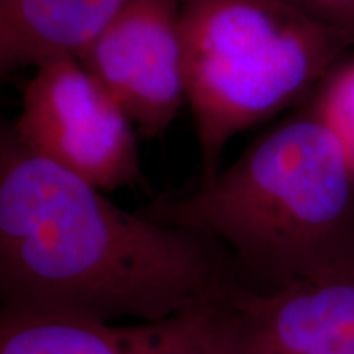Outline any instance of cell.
<instances>
[{
	"label": "cell",
	"mask_w": 354,
	"mask_h": 354,
	"mask_svg": "<svg viewBox=\"0 0 354 354\" xmlns=\"http://www.w3.org/2000/svg\"><path fill=\"white\" fill-rule=\"evenodd\" d=\"M232 282L233 258L215 238L118 209L2 127L0 310L158 323Z\"/></svg>",
	"instance_id": "6da1fadb"
},
{
	"label": "cell",
	"mask_w": 354,
	"mask_h": 354,
	"mask_svg": "<svg viewBox=\"0 0 354 354\" xmlns=\"http://www.w3.org/2000/svg\"><path fill=\"white\" fill-rule=\"evenodd\" d=\"M138 214L215 238L238 284L254 294L354 269V167L312 109L261 136L210 183Z\"/></svg>",
	"instance_id": "7a4b0ae2"
},
{
	"label": "cell",
	"mask_w": 354,
	"mask_h": 354,
	"mask_svg": "<svg viewBox=\"0 0 354 354\" xmlns=\"http://www.w3.org/2000/svg\"><path fill=\"white\" fill-rule=\"evenodd\" d=\"M180 43L201 183L233 136L320 86L354 46L282 0H180Z\"/></svg>",
	"instance_id": "3957f363"
},
{
	"label": "cell",
	"mask_w": 354,
	"mask_h": 354,
	"mask_svg": "<svg viewBox=\"0 0 354 354\" xmlns=\"http://www.w3.org/2000/svg\"><path fill=\"white\" fill-rule=\"evenodd\" d=\"M169 326L177 354H313L354 344V269L269 295L232 282Z\"/></svg>",
	"instance_id": "277c9868"
},
{
	"label": "cell",
	"mask_w": 354,
	"mask_h": 354,
	"mask_svg": "<svg viewBox=\"0 0 354 354\" xmlns=\"http://www.w3.org/2000/svg\"><path fill=\"white\" fill-rule=\"evenodd\" d=\"M10 127L28 151L100 190L143 179L133 122L76 56L37 66Z\"/></svg>",
	"instance_id": "5b68a950"
},
{
	"label": "cell",
	"mask_w": 354,
	"mask_h": 354,
	"mask_svg": "<svg viewBox=\"0 0 354 354\" xmlns=\"http://www.w3.org/2000/svg\"><path fill=\"white\" fill-rule=\"evenodd\" d=\"M141 135H161L185 97L180 0H128L76 56Z\"/></svg>",
	"instance_id": "8992f818"
},
{
	"label": "cell",
	"mask_w": 354,
	"mask_h": 354,
	"mask_svg": "<svg viewBox=\"0 0 354 354\" xmlns=\"http://www.w3.org/2000/svg\"><path fill=\"white\" fill-rule=\"evenodd\" d=\"M128 0H0V73L77 56Z\"/></svg>",
	"instance_id": "52a82bcc"
},
{
	"label": "cell",
	"mask_w": 354,
	"mask_h": 354,
	"mask_svg": "<svg viewBox=\"0 0 354 354\" xmlns=\"http://www.w3.org/2000/svg\"><path fill=\"white\" fill-rule=\"evenodd\" d=\"M0 354H176L167 322L113 326L0 310Z\"/></svg>",
	"instance_id": "ba28073f"
},
{
	"label": "cell",
	"mask_w": 354,
	"mask_h": 354,
	"mask_svg": "<svg viewBox=\"0 0 354 354\" xmlns=\"http://www.w3.org/2000/svg\"><path fill=\"white\" fill-rule=\"evenodd\" d=\"M318 87L310 109L338 136L354 167V61L336 66Z\"/></svg>",
	"instance_id": "9c48e42d"
},
{
	"label": "cell",
	"mask_w": 354,
	"mask_h": 354,
	"mask_svg": "<svg viewBox=\"0 0 354 354\" xmlns=\"http://www.w3.org/2000/svg\"><path fill=\"white\" fill-rule=\"evenodd\" d=\"M354 44V0H282Z\"/></svg>",
	"instance_id": "30bf717a"
}]
</instances>
